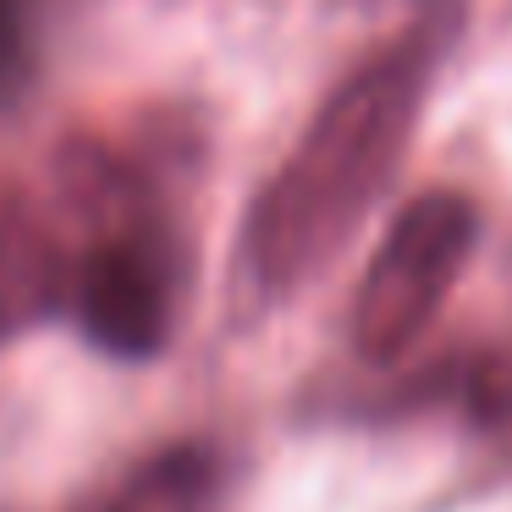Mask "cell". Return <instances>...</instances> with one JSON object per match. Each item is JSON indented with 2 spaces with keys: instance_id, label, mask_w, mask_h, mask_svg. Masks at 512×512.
I'll return each mask as SVG.
<instances>
[{
  "instance_id": "6da1fadb",
  "label": "cell",
  "mask_w": 512,
  "mask_h": 512,
  "mask_svg": "<svg viewBox=\"0 0 512 512\" xmlns=\"http://www.w3.org/2000/svg\"><path fill=\"white\" fill-rule=\"evenodd\" d=\"M446 34L452 12L441 6V17H419L358 61L320 100L292 155L270 171L237 243V276L259 303L298 298L358 237L408 155Z\"/></svg>"
},
{
  "instance_id": "7a4b0ae2",
  "label": "cell",
  "mask_w": 512,
  "mask_h": 512,
  "mask_svg": "<svg viewBox=\"0 0 512 512\" xmlns=\"http://www.w3.org/2000/svg\"><path fill=\"white\" fill-rule=\"evenodd\" d=\"M479 248V204L452 188L419 193L391 221L347 309V336L364 364H397L435 325L457 276Z\"/></svg>"
},
{
  "instance_id": "3957f363",
  "label": "cell",
  "mask_w": 512,
  "mask_h": 512,
  "mask_svg": "<svg viewBox=\"0 0 512 512\" xmlns=\"http://www.w3.org/2000/svg\"><path fill=\"white\" fill-rule=\"evenodd\" d=\"M177 287H182V265L166 226L138 210L116 232H105L83 259H72L67 309L100 353L138 364V358H155L171 342Z\"/></svg>"
},
{
  "instance_id": "277c9868",
  "label": "cell",
  "mask_w": 512,
  "mask_h": 512,
  "mask_svg": "<svg viewBox=\"0 0 512 512\" xmlns=\"http://www.w3.org/2000/svg\"><path fill=\"white\" fill-rule=\"evenodd\" d=\"M72 292V254L28 199H0V347L34 331Z\"/></svg>"
},
{
  "instance_id": "5b68a950",
  "label": "cell",
  "mask_w": 512,
  "mask_h": 512,
  "mask_svg": "<svg viewBox=\"0 0 512 512\" xmlns=\"http://www.w3.org/2000/svg\"><path fill=\"white\" fill-rule=\"evenodd\" d=\"M226 507V463L215 446L182 441L127 468L89 512H221Z\"/></svg>"
},
{
  "instance_id": "8992f818",
  "label": "cell",
  "mask_w": 512,
  "mask_h": 512,
  "mask_svg": "<svg viewBox=\"0 0 512 512\" xmlns=\"http://www.w3.org/2000/svg\"><path fill=\"white\" fill-rule=\"evenodd\" d=\"M468 402L490 419H512V347L468 364Z\"/></svg>"
},
{
  "instance_id": "52a82bcc",
  "label": "cell",
  "mask_w": 512,
  "mask_h": 512,
  "mask_svg": "<svg viewBox=\"0 0 512 512\" xmlns=\"http://www.w3.org/2000/svg\"><path fill=\"white\" fill-rule=\"evenodd\" d=\"M6 50H12V23H6V6H0V61H6Z\"/></svg>"
}]
</instances>
